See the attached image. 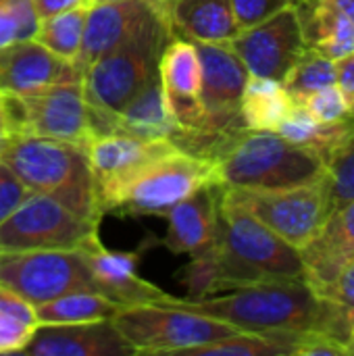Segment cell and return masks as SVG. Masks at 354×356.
I'll use <instances>...</instances> for the list:
<instances>
[{
	"mask_svg": "<svg viewBox=\"0 0 354 356\" xmlns=\"http://www.w3.org/2000/svg\"><path fill=\"white\" fill-rule=\"evenodd\" d=\"M179 307L221 319L238 332L275 340L292 356V340L315 330L319 294L305 280H277L227 290L207 298H177Z\"/></svg>",
	"mask_w": 354,
	"mask_h": 356,
	"instance_id": "1",
	"label": "cell"
},
{
	"mask_svg": "<svg viewBox=\"0 0 354 356\" xmlns=\"http://www.w3.org/2000/svg\"><path fill=\"white\" fill-rule=\"evenodd\" d=\"M290 4H292V0H232L238 29L257 25Z\"/></svg>",
	"mask_w": 354,
	"mask_h": 356,
	"instance_id": "35",
	"label": "cell"
},
{
	"mask_svg": "<svg viewBox=\"0 0 354 356\" xmlns=\"http://www.w3.org/2000/svg\"><path fill=\"white\" fill-rule=\"evenodd\" d=\"M298 104H303L321 123H340V121H346V119L354 117L348 100L344 98L342 90L336 83L313 92L311 96H307Z\"/></svg>",
	"mask_w": 354,
	"mask_h": 356,
	"instance_id": "34",
	"label": "cell"
},
{
	"mask_svg": "<svg viewBox=\"0 0 354 356\" xmlns=\"http://www.w3.org/2000/svg\"><path fill=\"white\" fill-rule=\"evenodd\" d=\"M35 307L0 284V355H19L38 327Z\"/></svg>",
	"mask_w": 354,
	"mask_h": 356,
	"instance_id": "28",
	"label": "cell"
},
{
	"mask_svg": "<svg viewBox=\"0 0 354 356\" xmlns=\"http://www.w3.org/2000/svg\"><path fill=\"white\" fill-rule=\"evenodd\" d=\"M175 300L167 305H136L117 311L113 323L134 355H188L198 346L238 334L234 325L184 309Z\"/></svg>",
	"mask_w": 354,
	"mask_h": 356,
	"instance_id": "7",
	"label": "cell"
},
{
	"mask_svg": "<svg viewBox=\"0 0 354 356\" xmlns=\"http://www.w3.org/2000/svg\"><path fill=\"white\" fill-rule=\"evenodd\" d=\"M334 6H338L351 21H353L354 25V0H330Z\"/></svg>",
	"mask_w": 354,
	"mask_h": 356,
	"instance_id": "40",
	"label": "cell"
},
{
	"mask_svg": "<svg viewBox=\"0 0 354 356\" xmlns=\"http://www.w3.org/2000/svg\"><path fill=\"white\" fill-rule=\"evenodd\" d=\"M13 42H19V27L8 0H0V50Z\"/></svg>",
	"mask_w": 354,
	"mask_h": 356,
	"instance_id": "38",
	"label": "cell"
},
{
	"mask_svg": "<svg viewBox=\"0 0 354 356\" xmlns=\"http://www.w3.org/2000/svg\"><path fill=\"white\" fill-rule=\"evenodd\" d=\"M307 48L340 60L354 52L353 21L330 0H292Z\"/></svg>",
	"mask_w": 354,
	"mask_h": 356,
	"instance_id": "23",
	"label": "cell"
},
{
	"mask_svg": "<svg viewBox=\"0 0 354 356\" xmlns=\"http://www.w3.org/2000/svg\"><path fill=\"white\" fill-rule=\"evenodd\" d=\"M163 2H165V4H167V2H169V0H163Z\"/></svg>",
	"mask_w": 354,
	"mask_h": 356,
	"instance_id": "45",
	"label": "cell"
},
{
	"mask_svg": "<svg viewBox=\"0 0 354 356\" xmlns=\"http://www.w3.org/2000/svg\"><path fill=\"white\" fill-rule=\"evenodd\" d=\"M213 257L219 292L263 282L305 280L300 250L234 202L225 190L219 204Z\"/></svg>",
	"mask_w": 354,
	"mask_h": 356,
	"instance_id": "2",
	"label": "cell"
},
{
	"mask_svg": "<svg viewBox=\"0 0 354 356\" xmlns=\"http://www.w3.org/2000/svg\"><path fill=\"white\" fill-rule=\"evenodd\" d=\"M223 188L219 184H209L167 213V236L163 246L173 254H200L209 250L215 242L219 204Z\"/></svg>",
	"mask_w": 354,
	"mask_h": 356,
	"instance_id": "19",
	"label": "cell"
},
{
	"mask_svg": "<svg viewBox=\"0 0 354 356\" xmlns=\"http://www.w3.org/2000/svg\"><path fill=\"white\" fill-rule=\"evenodd\" d=\"M305 282L315 290H325L346 265L354 261V200L332 211L321 229L300 248Z\"/></svg>",
	"mask_w": 354,
	"mask_h": 356,
	"instance_id": "18",
	"label": "cell"
},
{
	"mask_svg": "<svg viewBox=\"0 0 354 356\" xmlns=\"http://www.w3.org/2000/svg\"><path fill=\"white\" fill-rule=\"evenodd\" d=\"M23 355L31 356H134L113 319L38 325Z\"/></svg>",
	"mask_w": 354,
	"mask_h": 356,
	"instance_id": "17",
	"label": "cell"
},
{
	"mask_svg": "<svg viewBox=\"0 0 354 356\" xmlns=\"http://www.w3.org/2000/svg\"><path fill=\"white\" fill-rule=\"evenodd\" d=\"M163 4V0H123L90 6L83 27L81 50L75 58L77 69L86 73L92 63H96L102 54L115 48L148 13Z\"/></svg>",
	"mask_w": 354,
	"mask_h": 356,
	"instance_id": "21",
	"label": "cell"
},
{
	"mask_svg": "<svg viewBox=\"0 0 354 356\" xmlns=\"http://www.w3.org/2000/svg\"><path fill=\"white\" fill-rule=\"evenodd\" d=\"M225 194L294 248H303L332 215L328 173L311 184L284 190H234Z\"/></svg>",
	"mask_w": 354,
	"mask_h": 356,
	"instance_id": "9",
	"label": "cell"
},
{
	"mask_svg": "<svg viewBox=\"0 0 354 356\" xmlns=\"http://www.w3.org/2000/svg\"><path fill=\"white\" fill-rule=\"evenodd\" d=\"M31 194V190L13 173V169L0 161V223Z\"/></svg>",
	"mask_w": 354,
	"mask_h": 356,
	"instance_id": "36",
	"label": "cell"
},
{
	"mask_svg": "<svg viewBox=\"0 0 354 356\" xmlns=\"http://www.w3.org/2000/svg\"><path fill=\"white\" fill-rule=\"evenodd\" d=\"M127 134L144 140H163L171 142L179 148L184 140V129L167 108L163 88L159 81V73L138 92L134 94L121 111L111 115L98 134Z\"/></svg>",
	"mask_w": 354,
	"mask_h": 356,
	"instance_id": "20",
	"label": "cell"
},
{
	"mask_svg": "<svg viewBox=\"0 0 354 356\" xmlns=\"http://www.w3.org/2000/svg\"><path fill=\"white\" fill-rule=\"evenodd\" d=\"M167 17L173 35L190 42L227 44L240 31L232 0H169Z\"/></svg>",
	"mask_w": 354,
	"mask_h": 356,
	"instance_id": "22",
	"label": "cell"
},
{
	"mask_svg": "<svg viewBox=\"0 0 354 356\" xmlns=\"http://www.w3.org/2000/svg\"><path fill=\"white\" fill-rule=\"evenodd\" d=\"M332 209H340L354 200V134L325 159Z\"/></svg>",
	"mask_w": 354,
	"mask_h": 356,
	"instance_id": "32",
	"label": "cell"
},
{
	"mask_svg": "<svg viewBox=\"0 0 354 356\" xmlns=\"http://www.w3.org/2000/svg\"><path fill=\"white\" fill-rule=\"evenodd\" d=\"M336 86L342 90L354 113V52L336 60Z\"/></svg>",
	"mask_w": 354,
	"mask_h": 356,
	"instance_id": "37",
	"label": "cell"
},
{
	"mask_svg": "<svg viewBox=\"0 0 354 356\" xmlns=\"http://www.w3.org/2000/svg\"><path fill=\"white\" fill-rule=\"evenodd\" d=\"M33 6H35L38 17L46 19V17H52L71 8H77V6H86V0H33Z\"/></svg>",
	"mask_w": 354,
	"mask_h": 356,
	"instance_id": "39",
	"label": "cell"
},
{
	"mask_svg": "<svg viewBox=\"0 0 354 356\" xmlns=\"http://www.w3.org/2000/svg\"><path fill=\"white\" fill-rule=\"evenodd\" d=\"M8 140H10V134H8V129H6L4 119H0V152L4 150V146H6Z\"/></svg>",
	"mask_w": 354,
	"mask_h": 356,
	"instance_id": "41",
	"label": "cell"
},
{
	"mask_svg": "<svg viewBox=\"0 0 354 356\" xmlns=\"http://www.w3.org/2000/svg\"><path fill=\"white\" fill-rule=\"evenodd\" d=\"M282 83L294 102H303L313 92L336 83V60L323 56L317 50L305 48Z\"/></svg>",
	"mask_w": 354,
	"mask_h": 356,
	"instance_id": "30",
	"label": "cell"
},
{
	"mask_svg": "<svg viewBox=\"0 0 354 356\" xmlns=\"http://www.w3.org/2000/svg\"><path fill=\"white\" fill-rule=\"evenodd\" d=\"M346 356H354V332L351 340H348V344H346Z\"/></svg>",
	"mask_w": 354,
	"mask_h": 356,
	"instance_id": "43",
	"label": "cell"
},
{
	"mask_svg": "<svg viewBox=\"0 0 354 356\" xmlns=\"http://www.w3.org/2000/svg\"><path fill=\"white\" fill-rule=\"evenodd\" d=\"M194 44L202 69L200 100L207 129L221 140H232L246 129L240 117V102L250 73L227 44Z\"/></svg>",
	"mask_w": 354,
	"mask_h": 356,
	"instance_id": "12",
	"label": "cell"
},
{
	"mask_svg": "<svg viewBox=\"0 0 354 356\" xmlns=\"http://www.w3.org/2000/svg\"><path fill=\"white\" fill-rule=\"evenodd\" d=\"M275 131L288 142L311 148L328 159L354 134V117L340 123H321L303 104L296 102Z\"/></svg>",
	"mask_w": 354,
	"mask_h": 356,
	"instance_id": "25",
	"label": "cell"
},
{
	"mask_svg": "<svg viewBox=\"0 0 354 356\" xmlns=\"http://www.w3.org/2000/svg\"><path fill=\"white\" fill-rule=\"evenodd\" d=\"M86 17H88V6H77V8H71L52 17H46V19H40L33 40L42 44L44 48H48L50 52L75 63L81 50Z\"/></svg>",
	"mask_w": 354,
	"mask_h": 356,
	"instance_id": "29",
	"label": "cell"
},
{
	"mask_svg": "<svg viewBox=\"0 0 354 356\" xmlns=\"http://www.w3.org/2000/svg\"><path fill=\"white\" fill-rule=\"evenodd\" d=\"M294 104V98L288 94L282 81L248 75L242 92L240 117L246 129L275 131Z\"/></svg>",
	"mask_w": 354,
	"mask_h": 356,
	"instance_id": "24",
	"label": "cell"
},
{
	"mask_svg": "<svg viewBox=\"0 0 354 356\" xmlns=\"http://www.w3.org/2000/svg\"><path fill=\"white\" fill-rule=\"evenodd\" d=\"M2 117L10 138L35 136L86 144L94 134L83 81L54 86L35 94H2Z\"/></svg>",
	"mask_w": 354,
	"mask_h": 356,
	"instance_id": "8",
	"label": "cell"
},
{
	"mask_svg": "<svg viewBox=\"0 0 354 356\" xmlns=\"http://www.w3.org/2000/svg\"><path fill=\"white\" fill-rule=\"evenodd\" d=\"M325 159L269 129L240 131L215 159V179L234 190H284L321 179Z\"/></svg>",
	"mask_w": 354,
	"mask_h": 356,
	"instance_id": "4",
	"label": "cell"
},
{
	"mask_svg": "<svg viewBox=\"0 0 354 356\" xmlns=\"http://www.w3.org/2000/svg\"><path fill=\"white\" fill-rule=\"evenodd\" d=\"M0 284L21 294L33 307L69 292H96L79 250L0 252Z\"/></svg>",
	"mask_w": 354,
	"mask_h": 356,
	"instance_id": "11",
	"label": "cell"
},
{
	"mask_svg": "<svg viewBox=\"0 0 354 356\" xmlns=\"http://www.w3.org/2000/svg\"><path fill=\"white\" fill-rule=\"evenodd\" d=\"M177 280L190 292V298H207L219 294V280H217V265L213 257V246L200 254H194L192 261L179 271Z\"/></svg>",
	"mask_w": 354,
	"mask_h": 356,
	"instance_id": "33",
	"label": "cell"
},
{
	"mask_svg": "<svg viewBox=\"0 0 354 356\" xmlns=\"http://www.w3.org/2000/svg\"><path fill=\"white\" fill-rule=\"evenodd\" d=\"M190 356H286V350L271 338L238 332L223 340L198 346L188 353Z\"/></svg>",
	"mask_w": 354,
	"mask_h": 356,
	"instance_id": "31",
	"label": "cell"
},
{
	"mask_svg": "<svg viewBox=\"0 0 354 356\" xmlns=\"http://www.w3.org/2000/svg\"><path fill=\"white\" fill-rule=\"evenodd\" d=\"M217 184L215 163L179 148L138 167L102 202V213L123 217H167L196 190Z\"/></svg>",
	"mask_w": 354,
	"mask_h": 356,
	"instance_id": "6",
	"label": "cell"
},
{
	"mask_svg": "<svg viewBox=\"0 0 354 356\" xmlns=\"http://www.w3.org/2000/svg\"><path fill=\"white\" fill-rule=\"evenodd\" d=\"M121 307L94 290L69 292L48 302L35 305V317L40 325H71L113 319Z\"/></svg>",
	"mask_w": 354,
	"mask_h": 356,
	"instance_id": "27",
	"label": "cell"
},
{
	"mask_svg": "<svg viewBox=\"0 0 354 356\" xmlns=\"http://www.w3.org/2000/svg\"><path fill=\"white\" fill-rule=\"evenodd\" d=\"M100 223L90 221L61 200L31 192L2 223L0 252L79 250L98 238Z\"/></svg>",
	"mask_w": 354,
	"mask_h": 356,
	"instance_id": "10",
	"label": "cell"
},
{
	"mask_svg": "<svg viewBox=\"0 0 354 356\" xmlns=\"http://www.w3.org/2000/svg\"><path fill=\"white\" fill-rule=\"evenodd\" d=\"M0 119H4V117H2V94H0Z\"/></svg>",
	"mask_w": 354,
	"mask_h": 356,
	"instance_id": "44",
	"label": "cell"
},
{
	"mask_svg": "<svg viewBox=\"0 0 354 356\" xmlns=\"http://www.w3.org/2000/svg\"><path fill=\"white\" fill-rule=\"evenodd\" d=\"M171 38L173 29L167 6L163 4L148 13L115 48L88 67L83 73V92L92 108L94 134L159 73V58Z\"/></svg>",
	"mask_w": 354,
	"mask_h": 356,
	"instance_id": "3",
	"label": "cell"
},
{
	"mask_svg": "<svg viewBox=\"0 0 354 356\" xmlns=\"http://www.w3.org/2000/svg\"><path fill=\"white\" fill-rule=\"evenodd\" d=\"M73 81H83L77 65L50 52L33 38L0 50V94L27 96Z\"/></svg>",
	"mask_w": 354,
	"mask_h": 356,
	"instance_id": "15",
	"label": "cell"
},
{
	"mask_svg": "<svg viewBox=\"0 0 354 356\" xmlns=\"http://www.w3.org/2000/svg\"><path fill=\"white\" fill-rule=\"evenodd\" d=\"M319 294L315 330L346 348L354 332V261Z\"/></svg>",
	"mask_w": 354,
	"mask_h": 356,
	"instance_id": "26",
	"label": "cell"
},
{
	"mask_svg": "<svg viewBox=\"0 0 354 356\" xmlns=\"http://www.w3.org/2000/svg\"><path fill=\"white\" fill-rule=\"evenodd\" d=\"M108 2H123V0H86V6H96V4H108Z\"/></svg>",
	"mask_w": 354,
	"mask_h": 356,
	"instance_id": "42",
	"label": "cell"
},
{
	"mask_svg": "<svg viewBox=\"0 0 354 356\" xmlns=\"http://www.w3.org/2000/svg\"><path fill=\"white\" fill-rule=\"evenodd\" d=\"M79 254L88 265L96 292L104 294L121 309L136 305H167L175 300V296L167 294L138 273V252L111 250L98 236L83 244Z\"/></svg>",
	"mask_w": 354,
	"mask_h": 356,
	"instance_id": "14",
	"label": "cell"
},
{
	"mask_svg": "<svg viewBox=\"0 0 354 356\" xmlns=\"http://www.w3.org/2000/svg\"><path fill=\"white\" fill-rule=\"evenodd\" d=\"M0 161H4L31 192L52 196L90 221H102L83 144L15 136L0 152Z\"/></svg>",
	"mask_w": 354,
	"mask_h": 356,
	"instance_id": "5",
	"label": "cell"
},
{
	"mask_svg": "<svg viewBox=\"0 0 354 356\" xmlns=\"http://www.w3.org/2000/svg\"><path fill=\"white\" fill-rule=\"evenodd\" d=\"M83 148L92 171L98 207L102 211V202L111 196V192L119 184H123L138 167L177 146L163 140H144V138L111 131V134L90 136Z\"/></svg>",
	"mask_w": 354,
	"mask_h": 356,
	"instance_id": "16",
	"label": "cell"
},
{
	"mask_svg": "<svg viewBox=\"0 0 354 356\" xmlns=\"http://www.w3.org/2000/svg\"><path fill=\"white\" fill-rule=\"evenodd\" d=\"M227 46L238 54L250 75L277 81H284L307 48L292 4L257 25L240 29Z\"/></svg>",
	"mask_w": 354,
	"mask_h": 356,
	"instance_id": "13",
	"label": "cell"
}]
</instances>
